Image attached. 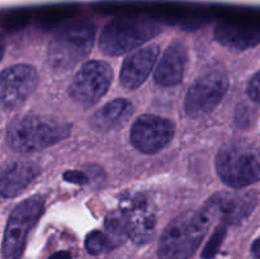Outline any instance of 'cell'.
Wrapping results in <instances>:
<instances>
[{
	"mask_svg": "<svg viewBox=\"0 0 260 259\" xmlns=\"http://www.w3.org/2000/svg\"><path fill=\"white\" fill-rule=\"evenodd\" d=\"M212 220L205 207L174 218L160 238V259H189L202 243Z\"/></svg>",
	"mask_w": 260,
	"mask_h": 259,
	"instance_id": "cell-1",
	"label": "cell"
},
{
	"mask_svg": "<svg viewBox=\"0 0 260 259\" xmlns=\"http://www.w3.org/2000/svg\"><path fill=\"white\" fill-rule=\"evenodd\" d=\"M70 130V124L56 118L25 114L10 122L7 128V142L18 152L40 151L66 139Z\"/></svg>",
	"mask_w": 260,
	"mask_h": 259,
	"instance_id": "cell-2",
	"label": "cell"
},
{
	"mask_svg": "<svg viewBox=\"0 0 260 259\" xmlns=\"http://www.w3.org/2000/svg\"><path fill=\"white\" fill-rule=\"evenodd\" d=\"M95 25L76 22L62 28L47 48V63L51 70L63 74L75 68L90 53L95 40Z\"/></svg>",
	"mask_w": 260,
	"mask_h": 259,
	"instance_id": "cell-3",
	"label": "cell"
},
{
	"mask_svg": "<svg viewBox=\"0 0 260 259\" xmlns=\"http://www.w3.org/2000/svg\"><path fill=\"white\" fill-rule=\"evenodd\" d=\"M161 29L159 22L149 18H117L104 27L99 46L106 55H123L146 43L159 35Z\"/></svg>",
	"mask_w": 260,
	"mask_h": 259,
	"instance_id": "cell-4",
	"label": "cell"
},
{
	"mask_svg": "<svg viewBox=\"0 0 260 259\" xmlns=\"http://www.w3.org/2000/svg\"><path fill=\"white\" fill-rule=\"evenodd\" d=\"M216 170L225 184L235 189L248 187L259 179V154L251 144L231 142L216 156Z\"/></svg>",
	"mask_w": 260,
	"mask_h": 259,
	"instance_id": "cell-5",
	"label": "cell"
},
{
	"mask_svg": "<svg viewBox=\"0 0 260 259\" xmlns=\"http://www.w3.org/2000/svg\"><path fill=\"white\" fill-rule=\"evenodd\" d=\"M45 206L41 196H32L12 211L5 226L2 244L3 259H20L29 231L37 223Z\"/></svg>",
	"mask_w": 260,
	"mask_h": 259,
	"instance_id": "cell-6",
	"label": "cell"
},
{
	"mask_svg": "<svg viewBox=\"0 0 260 259\" xmlns=\"http://www.w3.org/2000/svg\"><path fill=\"white\" fill-rule=\"evenodd\" d=\"M124 233L135 244H146L154 238L156 211L151 201L144 195H131L121 201L117 208Z\"/></svg>",
	"mask_w": 260,
	"mask_h": 259,
	"instance_id": "cell-7",
	"label": "cell"
},
{
	"mask_svg": "<svg viewBox=\"0 0 260 259\" xmlns=\"http://www.w3.org/2000/svg\"><path fill=\"white\" fill-rule=\"evenodd\" d=\"M228 88V74L222 69L206 71L192 84L185 95V113L193 118L208 114L220 104Z\"/></svg>",
	"mask_w": 260,
	"mask_h": 259,
	"instance_id": "cell-8",
	"label": "cell"
},
{
	"mask_svg": "<svg viewBox=\"0 0 260 259\" xmlns=\"http://www.w3.org/2000/svg\"><path fill=\"white\" fill-rule=\"evenodd\" d=\"M113 79L112 68L104 61H88L74 76L70 95L83 107H91L107 93Z\"/></svg>",
	"mask_w": 260,
	"mask_h": 259,
	"instance_id": "cell-9",
	"label": "cell"
},
{
	"mask_svg": "<svg viewBox=\"0 0 260 259\" xmlns=\"http://www.w3.org/2000/svg\"><path fill=\"white\" fill-rule=\"evenodd\" d=\"M38 74L33 66L14 65L0 73V109L12 111L22 106L35 91Z\"/></svg>",
	"mask_w": 260,
	"mask_h": 259,
	"instance_id": "cell-10",
	"label": "cell"
},
{
	"mask_svg": "<svg viewBox=\"0 0 260 259\" xmlns=\"http://www.w3.org/2000/svg\"><path fill=\"white\" fill-rule=\"evenodd\" d=\"M174 132V123L170 119L155 114H142L132 124L129 139L139 151L155 154L172 141Z\"/></svg>",
	"mask_w": 260,
	"mask_h": 259,
	"instance_id": "cell-11",
	"label": "cell"
},
{
	"mask_svg": "<svg viewBox=\"0 0 260 259\" xmlns=\"http://www.w3.org/2000/svg\"><path fill=\"white\" fill-rule=\"evenodd\" d=\"M258 202L256 193L220 192L208 198L203 207L212 218L220 217L228 223H239L248 217Z\"/></svg>",
	"mask_w": 260,
	"mask_h": 259,
	"instance_id": "cell-12",
	"label": "cell"
},
{
	"mask_svg": "<svg viewBox=\"0 0 260 259\" xmlns=\"http://www.w3.org/2000/svg\"><path fill=\"white\" fill-rule=\"evenodd\" d=\"M40 173V167L27 160H12L0 167V196L13 198L20 195Z\"/></svg>",
	"mask_w": 260,
	"mask_h": 259,
	"instance_id": "cell-13",
	"label": "cell"
},
{
	"mask_svg": "<svg viewBox=\"0 0 260 259\" xmlns=\"http://www.w3.org/2000/svg\"><path fill=\"white\" fill-rule=\"evenodd\" d=\"M159 52L160 46L150 45L129 55L121 69L122 85L131 90L141 86L154 69Z\"/></svg>",
	"mask_w": 260,
	"mask_h": 259,
	"instance_id": "cell-14",
	"label": "cell"
},
{
	"mask_svg": "<svg viewBox=\"0 0 260 259\" xmlns=\"http://www.w3.org/2000/svg\"><path fill=\"white\" fill-rule=\"evenodd\" d=\"M187 65V47L180 41L170 43L155 70V83L161 86H174L183 80Z\"/></svg>",
	"mask_w": 260,
	"mask_h": 259,
	"instance_id": "cell-15",
	"label": "cell"
},
{
	"mask_svg": "<svg viewBox=\"0 0 260 259\" xmlns=\"http://www.w3.org/2000/svg\"><path fill=\"white\" fill-rule=\"evenodd\" d=\"M134 113V106L123 98L113 99L95 112L90 118V126L96 131H111L123 126Z\"/></svg>",
	"mask_w": 260,
	"mask_h": 259,
	"instance_id": "cell-16",
	"label": "cell"
},
{
	"mask_svg": "<svg viewBox=\"0 0 260 259\" xmlns=\"http://www.w3.org/2000/svg\"><path fill=\"white\" fill-rule=\"evenodd\" d=\"M215 36L218 42L229 47L244 48L253 47L259 42V30L238 23H221L217 25L215 30Z\"/></svg>",
	"mask_w": 260,
	"mask_h": 259,
	"instance_id": "cell-17",
	"label": "cell"
},
{
	"mask_svg": "<svg viewBox=\"0 0 260 259\" xmlns=\"http://www.w3.org/2000/svg\"><path fill=\"white\" fill-rule=\"evenodd\" d=\"M116 243L106 231H91L85 240V248L93 255L107 253L116 248Z\"/></svg>",
	"mask_w": 260,
	"mask_h": 259,
	"instance_id": "cell-18",
	"label": "cell"
},
{
	"mask_svg": "<svg viewBox=\"0 0 260 259\" xmlns=\"http://www.w3.org/2000/svg\"><path fill=\"white\" fill-rule=\"evenodd\" d=\"M225 233H226L225 225L220 226V228H218L217 230L215 231V234H213L212 238H211L210 243L207 244L205 251H203V258L211 259V258H213V256H215V254L217 253L218 248H220L221 243H222L223 236H225Z\"/></svg>",
	"mask_w": 260,
	"mask_h": 259,
	"instance_id": "cell-19",
	"label": "cell"
},
{
	"mask_svg": "<svg viewBox=\"0 0 260 259\" xmlns=\"http://www.w3.org/2000/svg\"><path fill=\"white\" fill-rule=\"evenodd\" d=\"M248 95L250 96V99L255 103L259 102V74H254L253 78L250 79L248 84V90H246Z\"/></svg>",
	"mask_w": 260,
	"mask_h": 259,
	"instance_id": "cell-20",
	"label": "cell"
},
{
	"mask_svg": "<svg viewBox=\"0 0 260 259\" xmlns=\"http://www.w3.org/2000/svg\"><path fill=\"white\" fill-rule=\"evenodd\" d=\"M48 259H73V256H71V254L69 253V251L61 250V251H57V253L52 254Z\"/></svg>",
	"mask_w": 260,
	"mask_h": 259,
	"instance_id": "cell-21",
	"label": "cell"
},
{
	"mask_svg": "<svg viewBox=\"0 0 260 259\" xmlns=\"http://www.w3.org/2000/svg\"><path fill=\"white\" fill-rule=\"evenodd\" d=\"M4 52H5V41L4 38H3V36L0 35V61H2L3 56H4Z\"/></svg>",
	"mask_w": 260,
	"mask_h": 259,
	"instance_id": "cell-22",
	"label": "cell"
},
{
	"mask_svg": "<svg viewBox=\"0 0 260 259\" xmlns=\"http://www.w3.org/2000/svg\"><path fill=\"white\" fill-rule=\"evenodd\" d=\"M253 251H254V255H255L256 258H259V241L258 240H256L255 243H254Z\"/></svg>",
	"mask_w": 260,
	"mask_h": 259,
	"instance_id": "cell-23",
	"label": "cell"
}]
</instances>
